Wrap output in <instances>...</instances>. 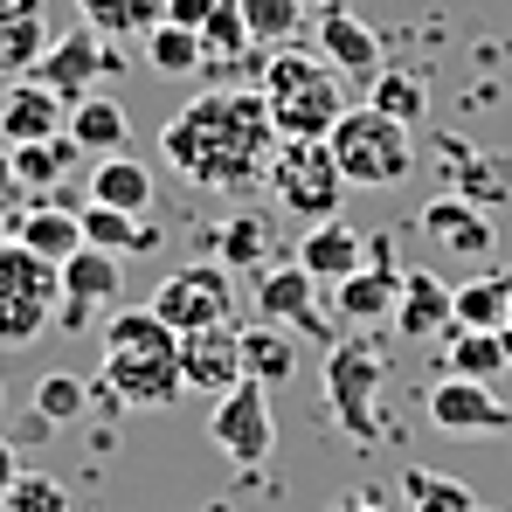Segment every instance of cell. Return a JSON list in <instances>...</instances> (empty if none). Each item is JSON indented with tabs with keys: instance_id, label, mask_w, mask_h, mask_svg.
<instances>
[{
	"instance_id": "cell-1",
	"label": "cell",
	"mask_w": 512,
	"mask_h": 512,
	"mask_svg": "<svg viewBox=\"0 0 512 512\" xmlns=\"http://www.w3.org/2000/svg\"><path fill=\"white\" fill-rule=\"evenodd\" d=\"M160 153L180 180L208 187V194H250L270 173L277 153V118L256 84H215L187 97L160 125Z\"/></svg>"
},
{
	"instance_id": "cell-2",
	"label": "cell",
	"mask_w": 512,
	"mask_h": 512,
	"mask_svg": "<svg viewBox=\"0 0 512 512\" xmlns=\"http://www.w3.org/2000/svg\"><path fill=\"white\" fill-rule=\"evenodd\" d=\"M104 388L125 409H167L180 381V333L153 305H111L104 312Z\"/></svg>"
},
{
	"instance_id": "cell-3",
	"label": "cell",
	"mask_w": 512,
	"mask_h": 512,
	"mask_svg": "<svg viewBox=\"0 0 512 512\" xmlns=\"http://www.w3.org/2000/svg\"><path fill=\"white\" fill-rule=\"evenodd\" d=\"M256 90L277 118V139H326L340 125L346 97H340V70L326 56H305L298 42L291 49H270L263 70H256Z\"/></svg>"
},
{
	"instance_id": "cell-4",
	"label": "cell",
	"mask_w": 512,
	"mask_h": 512,
	"mask_svg": "<svg viewBox=\"0 0 512 512\" xmlns=\"http://www.w3.org/2000/svg\"><path fill=\"white\" fill-rule=\"evenodd\" d=\"M326 146H333V160H340L346 187H395V180H409L416 167V146H409V125L402 118H388V111H374V104H346L340 125L326 132Z\"/></svg>"
},
{
	"instance_id": "cell-5",
	"label": "cell",
	"mask_w": 512,
	"mask_h": 512,
	"mask_svg": "<svg viewBox=\"0 0 512 512\" xmlns=\"http://www.w3.org/2000/svg\"><path fill=\"white\" fill-rule=\"evenodd\" d=\"M270 194H277V208L284 215H298L305 229L312 222H333L346 201V173L333 160V146L326 139H277V153H270Z\"/></svg>"
},
{
	"instance_id": "cell-6",
	"label": "cell",
	"mask_w": 512,
	"mask_h": 512,
	"mask_svg": "<svg viewBox=\"0 0 512 512\" xmlns=\"http://www.w3.org/2000/svg\"><path fill=\"white\" fill-rule=\"evenodd\" d=\"M56 298H63L56 263L21 250V243L7 236V243H0V346L35 340V333L56 319Z\"/></svg>"
},
{
	"instance_id": "cell-7",
	"label": "cell",
	"mask_w": 512,
	"mask_h": 512,
	"mask_svg": "<svg viewBox=\"0 0 512 512\" xmlns=\"http://www.w3.org/2000/svg\"><path fill=\"white\" fill-rule=\"evenodd\" d=\"M381 381H388V353L367 340H340L326 353V409H333V423L353 436V443H374V402H381Z\"/></svg>"
},
{
	"instance_id": "cell-8",
	"label": "cell",
	"mask_w": 512,
	"mask_h": 512,
	"mask_svg": "<svg viewBox=\"0 0 512 512\" xmlns=\"http://www.w3.org/2000/svg\"><path fill=\"white\" fill-rule=\"evenodd\" d=\"M208 443L236 464V471H263L270 450H277V416H270V388L263 381H236L229 395H215V416H208Z\"/></svg>"
},
{
	"instance_id": "cell-9",
	"label": "cell",
	"mask_w": 512,
	"mask_h": 512,
	"mask_svg": "<svg viewBox=\"0 0 512 512\" xmlns=\"http://www.w3.org/2000/svg\"><path fill=\"white\" fill-rule=\"evenodd\" d=\"M229 305H236V284H229V270H222V263H187V270H173L167 284L153 291V312L167 319L173 333L222 326V319H229Z\"/></svg>"
},
{
	"instance_id": "cell-10",
	"label": "cell",
	"mask_w": 512,
	"mask_h": 512,
	"mask_svg": "<svg viewBox=\"0 0 512 512\" xmlns=\"http://www.w3.org/2000/svg\"><path fill=\"white\" fill-rule=\"evenodd\" d=\"M256 312H263L270 326H298V333H312V340L333 333V305H319V277H312L298 256L256 270Z\"/></svg>"
},
{
	"instance_id": "cell-11",
	"label": "cell",
	"mask_w": 512,
	"mask_h": 512,
	"mask_svg": "<svg viewBox=\"0 0 512 512\" xmlns=\"http://www.w3.org/2000/svg\"><path fill=\"white\" fill-rule=\"evenodd\" d=\"M395 298H402V263L388 250V236H367V263L333 284V319L346 326H374V319H395Z\"/></svg>"
},
{
	"instance_id": "cell-12",
	"label": "cell",
	"mask_w": 512,
	"mask_h": 512,
	"mask_svg": "<svg viewBox=\"0 0 512 512\" xmlns=\"http://www.w3.org/2000/svg\"><path fill=\"white\" fill-rule=\"evenodd\" d=\"M429 423L450 429V436H506L512 429V402H499L492 381L450 374V381L429 388Z\"/></svg>"
},
{
	"instance_id": "cell-13",
	"label": "cell",
	"mask_w": 512,
	"mask_h": 512,
	"mask_svg": "<svg viewBox=\"0 0 512 512\" xmlns=\"http://www.w3.org/2000/svg\"><path fill=\"white\" fill-rule=\"evenodd\" d=\"M416 229H423L436 250L464 256V263H485V256L499 250V229H492V222H485V208H478V201H464V194H436V201H423Z\"/></svg>"
},
{
	"instance_id": "cell-14",
	"label": "cell",
	"mask_w": 512,
	"mask_h": 512,
	"mask_svg": "<svg viewBox=\"0 0 512 512\" xmlns=\"http://www.w3.org/2000/svg\"><path fill=\"white\" fill-rule=\"evenodd\" d=\"M180 381L201 388V395H229L243 381V333L229 319L201 326V333H180Z\"/></svg>"
},
{
	"instance_id": "cell-15",
	"label": "cell",
	"mask_w": 512,
	"mask_h": 512,
	"mask_svg": "<svg viewBox=\"0 0 512 512\" xmlns=\"http://www.w3.org/2000/svg\"><path fill=\"white\" fill-rule=\"evenodd\" d=\"M319 56H326L340 77H360V84L381 77V35H374V21H360L346 0H326V7H319Z\"/></svg>"
},
{
	"instance_id": "cell-16",
	"label": "cell",
	"mask_w": 512,
	"mask_h": 512,
	"mask_svg": "<svg viewBox=\"0 0 512 512\" xmlns=\"http://www.w3.org/2000/svg\"><path fill=\"white\" fill-rule=\"evenodd\" d=\"M70 125V97L42 84V77H14L0 90V139L7 146H35V139H56Z\"/></svg>"
},
{
	"instance_id": "cell-17",
	"label": "cell",
	"mask_w": 512,
	"mask_h": 512,
	"mask_svg": "<svg viewBox=\"0 0 512 512\" xmlns=\"http://www.w3.org/2000/svg\"><path fill=\"white\" fill-rule=\"evenodd\" d=\"M104 63H111V56H104V35L77 21L70 35H56V42L42 49V63H35L28 77H42L56 97H70V104H77V97H90V84L104 77Z\"/></svg>"
},
{
	"instance_id": "cell-18",
	"label": "cell",
	"mask_w": 512,
	"mask_h": 512,
	"mask_svg": "<svg viewBox=\"0 0 512 512\" xmlns=\"http://www.w3.org/2000/svg\"><path fill=\"white\" fill-rule=\"evenodd\" d=\"M450 319H457V284H443L436 270H402L395 333L402 340H429V333H450Z\"/></svg>"
},
{
	"instance_id": "cell-19",
	"label": "cell",
	"mask_w": 512,
	"mask_h": 512,
	"mask_svg": "<svg viewBox=\"0 0 512 512\" xmlns=\"http://www.w3.org/2000/svg\"><path fill=\"white\" fill-rule=\"evenodd\" d=\"M56 284H63V298H70V305L111 312V305L125 298V256H111V250H97V243H84L77 256H63V263H56Z\"/></svg>"
},
{
	"instance_id": "cell-20",
	"label": "cell",
	"mask_w": 512,
	"mask_h": 512,
	"mask_svg": "<svg viewBox=\"0 0 512 512\" xmlns=\"http://www.w3.org/2000/svg\"><path fill=\"white\" fill-rule=\"evenodd\" d=\"M49 49V7L42 0H0V77H28Z\"/></svg>"
},
{
	"instance_id": "cell-21",
	"label": "cell",
	"mask_w": 512,
	"mask_h": 512,
	"mask_svg": "<svg viewBox=\"0 0 512 512\" xmlns=\"http://www.w3.org/2000/svg\"><path fill=\"white\" fill-rule=\"evenodd\" d=\"M298 263L319 277V284H340V277H353L360 263H367V236L353 229V222H312L305 229V243H298Z\"/></svg>"
},
{
	"instance_id": "cell-22",
	"label": "cell",
	"mask_w": 512,
	"mask_h": 512,
	"mask_svg": "<svg viewBox=\"0 0 512 512\" xmlns=\"http://www.w3.org/2000/svg\"><path fill=\"white\" fill-rule=\"evenodd\" d=\"M14 243L35 250V256H49V263H63V256L84 250V215L49 208V201H28V208L14 215Z\"/></svg>"
},
{
	"instance_id": "cell-23",
	"label": "cell",
	"mask_w": 512,
	"mask_h": 512,
	"mask_svg": "<svg viewBox=\"0 0 512 512\" xmlns=\"http://www.w3.org/2000/svg\"><path fill=\"white\" fill-rule=\"evenodd\" d=\"M70 139H77V153H90V160H111V153H125V139H132V125H125V104L118 97H77L70 104V125H63Z\"/></svg>"
},
{
	"instance_id": "cell-24",
	"label": "cell",
	"mask_w": 512,
	"mask_h": 512,
	"mask_svg": "<svg viewBox=\"0 0 512 512\" xmlns=\"http://www.w3.org/2000/svg\"><path fill=\"white\" fill-rule=\"evenodd\" d=\"M506 312H512V277L506 270H485L471 284H457V319L464 333H506Z\"/></svg>"
},
{
	"instance_id": "cell-25",
	"label": "cell",
	"mask_w": 512,
	"mask_h": 512,
	"mask_svg": "<svg viewBox=\"0 0 512 512\" xmlns=\"http://www.w3.org/2000/svg\"><path fill=\"white\" fill-rule=\"evenodd\" d=\"M84 243L111 256H153L160 250V229H146L139 215H125V208H104V201H90L84 208Z\"/></svg>"
},
{
	"instance_id": "cell-26",
	"label": "cell",
	"mask_w": 512,
	"mask_h": 512,
	"mask_svg": "<svg viewBox=\"0 0 512 512\" xmlns=\"http://www.w3.org/2000/svg\"><path fill=\"white\" fill-rule=\"evenodd\" d=\"M90 201L125 208V215H146V201H153V173L139 167V160H125V153H111V160L90 167Z\"/></svg>"
},
{
	"instance_id": "cell-27",
	"label": "cell",
	"mask_w": 512,
	"mask_h": 512,
	"mask_svg": "<svg viewBox=\"0 0 512 512\" xmlns=\"http://www.w3.org/2000/svg\"><path fill=\"white\" fill-rule=\"evenodd\" d=\"M450 374H471V381H499L512 367V340L506 333H464V326H450Z\"/></svg>"
},
{
	"instance_id": "cell-28",
	"label": "cell",
	"mask_w": 512,
	"mask_h": 512,
	"mask_svg": "<svg viewBox=\"0 0 512 512\" xmlns=\"http://www.w3.org/2000/svg\"><path fill=\"white\" fill-rule=\"evenodd\" d=\"M256 49H291L305 35V0H236Z\"/></svg>"
},
{
	"instance_id": "cell-29",
	"label": "cell",
	"mask_w": 512,
	"mask_h": 512,
	"mask_svg": "<svg viewBox=\"0 0 512 512\" xmlns=\"http://www.w3.org/2000/svg\"><path fill=\"white\" fill-rule=\"evenodd\" d=\"M243 374H250V381H263V388H284V381L298 374V346H291L277 326H270V319H263V326H250V333H243Z\"/></svg>"
},
{
	"instance_id": "cell-30",
	"label": "cell",
	"mask_w": 512,
	"mask_h": 512,
	"mask_svg": "<svg viewBox=\"0 0 512 512\" xmlns=\"http://www.w3.org/2000/svg\"><path fill=\"white\" fill-rule=\"evenodd\" d=\"M70 153H77V139L70 132H56V139H35V146H14V180H21V194H49L63 167H70Z\"/></svg>"
},
{
	"instance_id": "cell-31",
	"label": "cell",
	"mask_w": 512,
	"mask_h": 512,
	"mask_svg": "<svg viewBox=\"0 0 512 512\" xmlns=\"http://www.w3.org/2000/svg\"><path fill=\"white\" fill-rule=\"evenodd\" d=\"M146 63L160 70V77H194L201 70V28H180V21H153L146 35Z\"/></svg>"
},
{
	"instance_id": "cell-32",
	"label": "cell",
	"mask_w": 512,
	"mask_h": 512,
	"mask_svg": "<svg viewBox=\"0 0 512 512\" xmlns=\"http://www.w3.org/2000/svg\"><path fill=\"white\" fill-rule=\"evenodd\" d=\"M77 14L97 35H146L153 21H167V0H77Z\"/></svg>"
},
{
	"instance_id": "cell-33",
	"label": "cell",
	"mask_w": 512,
	"mask_h": 512,
	"mask_svg": "<svg viewBox=\"0 0 512 512\" xmlns=\"http://www.w3.org/2000/svg\"><path fill=\"white\" fill-rule=\"evenodd\" d=\"M84 409H90V381H77V374H42L35 381V423L42 429H70Z\"/></svg>"
},
{
	"instance_id": "cell-34",
	"label": "cell",
	"mask_w": 512,
	"mask_h": 512,
	"mask_svg": "<svg viewBox=\"0 0 512 512\" xmlns=\"http://www.w3.org/2000/svg\"><path fill=\"white\" fill-rule=\"evenodd\" d=\"M263 250H270L263 215H229L222 236H215V263H222V270H263Z\"/></svg>"
},
{
	"instance_id": "cell-35",
	"label": "cell",
	"mask_w": 512,
	"mask_h": 512,
	"mask_svg": "<svg viewBox=\"0 0 512 512\" xmlns=\"http://www.w3.org/2000/svg\"><path fill=\"white\" fill-rule=\"evenodd\" d=\"M402 492H409L416 512H478L471 485H457V478H443V471H423V464L402 471Z\"/></svg>"
},
{
	"instance_id": "cell-36",
	"label": "cell",
	"mask_w": 512,
	"mask_h": 512,
	"mask_svg": "<svg viewBox=\"0 0 512 512\" xmlns=\"http://www.w3.org/2000/svg\"><path fill=\"white\" fill-rule=\"evenodd\" d=\"M367 104H374V111H388V118H402V125H416L429 97H423V84H416L409 70H381V77L367 84Z\"/></svg>"
},
{
	"instance_id": "cell-37",
	"label": "cell",
	"mask_w": 512,
	"mask_h": 512,
	"mask_svg": "<svg viewBox=\"0 0 512 512\" xmlns=\"http://www.w3.org/2000/svg\"><path fill=\"white\" fill-rule=\"evenodd\" d=\"M0 512H70V492H63V478H49V471H21L14 492L0 499Z\"/></svg>"
},
{
	"instance_id": "cell-38",
	"label": "cell",
	"mask_w": 512,
	"mask_h": 512,
	"mask_svg": "<svg viewBox=\"0 0 512 512\" xmlns=\"http://www.w3.org/2000/svg\"><path fill=\"white\" fill-rule=\"evenodd\" d=\"M215 7H229V0H167V21H180V28H208Z\"/></svg>"
},
{
	"instance_id": "cell-39",
	"label": "cell",
	"mask_w": 512,
	"mask_h": 512,
	"mask_svg": "<svg viewBox=\"0 0 512 512\" xmlns=\"http://www.w3.org/2000/svg\"><path fill=\"white\" fill-rule=\"evenodd\" d=\"M21 471H28V464H21V450H14V443L0 436V499L14 492V478H21Z\"/></svg>"
},
{
	"instance_id": "cell-40",
	"label": "cell",
	"mask_w": 512,
	"mask_h": 512,
	"mask_svg": "<svg viewBox=\"0 0 512 512\" xmlns=\"http://www.w3.org/2000/svg\"><path fill=\"white\" fill-rule=\"evenodd\" d=\"M0 201H21V180H14V146L0 139Z\"/></svg>"
},
{
	"instance_id": "cell-41",
	"label": "cell",
	"mask_w": 512,
	"mask_h": 512,
	"mask_svg": "<svg viewBox=\"0 0 512 512\" xmlns=\"http://www.w3.org/2000/svg\"><path fill=\"white\" fill-rule=\"evenodd\" d=\"M333 512H388V506H381L374 492H360V499H346V506H333Z\"/></svg>"
},
{
	"instance_id": "cell-42",
	"label": "cell",
	"mask_w": 512,
	"mask_h": 512,
	"mask_svg": "<svg viewBox=\"0 0 512 512\" xmlns=\"http://www.w3.org/2000/svg\"><path fill=\"white\" fill-rule=\"evenodd\" d=\"M7 208H14V201H0V243L14 236V215H7Z\"/></svg>"
},
{
	"instance_id": "cell-43",
	"label": "cell",
	"mask_w": 512,
	"mask_h": 512,
	"mask_svg": "<svg viewBox=\"0 0 512 512\" xmlns=\"http://www.w3.org/2000/svg\"><path fill=\"white\" fill-rule=\"evenodd\" d=\"M506 340H512V312H506Z\"/></svg>"
}]
</instances>
